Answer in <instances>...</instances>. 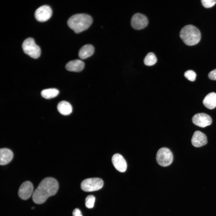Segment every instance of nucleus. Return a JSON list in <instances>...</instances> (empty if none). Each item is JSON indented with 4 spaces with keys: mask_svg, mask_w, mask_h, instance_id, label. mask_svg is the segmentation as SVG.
<instances>
[{
    "mask_svg": "<svg viewBox=\"0 0 216 216\" xmlns=\"http://www.w3.org/2000/svg\"><path fill=\"white\" fill-rule=\"evenodd\" d=\"M112 161L115 168L121 172H124L127 168V163L123 156L119 154H116L112 157Z\"/></svg>",
    "mask_w": 216,
    "mask_h": 216,
    "instance_id": "nucleus-11",
    "label": "nucleus"
},
{
    "mask_svg": "<svg viewBox=\"0 0 216 216\" xmlns=\"http://www.w3.org/2000/svg\"><path fill=\"white\" fill-rule=\"evenodd\" d=\"M209 78L213 80H216V69L210 71L208 74Z\"/></svg>",
    "mask_w": 216,
    "mask_h": 216,
    "instance_id": "nucleus-23",
    "label": "nucleus"
},
{
    "mask_svg": "<svg viewBox=\"0 0 216 216\" xmlns=\"http://www.w3.org/2000/svg\"><path fill=\"white\" fill-rule=\"evenodd\" d=\"M34 192L33 184L30 181H26L20 185L18 190V195L21 199L26 200L32 195Z\"/></svg>",
    "mask_w": 216,
    "mask_h": 216,
    "instance_id": "nucleus-8",
    "label": "nucleus"
},
{
    "mask_svg": "<svg viewBox=\"0 0 216 216\" xmlns=\"http://www.w3.org/2000/svg\"><path fill=\"white\" fill-rule=\"evenodd\" d=\"M94 48L91 44H87L83 45L80 50L78 55L82 59H85L92 55Z\"/></svg>",
    "mask_w": 216,
    "mask_h": 216,
    "instance_id": "nucleus-16",
    "label": "nucleus"
},
{
    "mask_svg": "<svg viewBox=\"0 0 216 216\" xmlns=\"http://www.w3.org/2000/svg\"><path fill=\"white\" fill-rule=\"evenodd\" d=\"M103 185V181L101 178H90L82 181L81 184V188L85 191L92 192L100 189Z\"/></svg>",
    "mask_w": 216,
    "mask_h": 216,
    "instance_id": "nucleus-5",
    "label": "nucleus"
},
{
    "mask_svg": "<svg viewBox=\"0 0 216 216\" xmlns=\"http://www.w3.org/2000/svg\"><path fill=\"white\" fill-rule=\"evenodd\" d=\"M85 66L84 63L79 59L70 61L66 64V69L70 71L80 72L82 70Z\"/></svg>",
    "mask_w": 216,
    "mask_h": 216,
    "instance_id": "nucleus-13",
    "label": "nucleus"
},
{
    "mask_svg": "<svg viewBox=\"0 0 216 216\" xmlns=\"http://www.w3.org/2000/svg\"><path fill=\"white\" fill-rule=\"evenodd\" d=\"M59 188L58 182L52 177H46L40 182L32 195L33 202L37 204L44 203L50 197L55 195Z\"/></svg>",
    "mask_w": 216,
    "mask_h": 216,
    "instance_id": "nucleus-1",
    "label": "nucleus"
},
{
    "mask_svg": "<svg viewBox=\"0 0 216 216\" xmlns=\"http://www.w3.org/2000/svg\"><path fill=\"white\" fill-rule=\"evenodd\" d=\"M180 36L183 42L188 46L197 44L201 39V33L195 26L188 25L184 27L181 30Z\"/></svg>",
    "mask_w": 216,
    "mask_h": 216,
    "instance_id": "nucleus-3",
    "label": "nucleus"
},
{
    "mask_svg": "<svg viewBox=\"0 0 216 216\" xmlns=\"http://www.w3.org/2000/svg\"><path fill=\"white\" fill-rule=\"evenodd\" d=\"M192 121L195 125L202 128L210 125L212 122L211 117L208 115L203 113L195 115L192 118Z\"/></svg>",
    "mask_w": 216,
    "mask_h": 216,
    "instance_id": "nucleus-10",
    "label": "nucleus"
},
{
    "mask_svg": "<svg viewBox=\"0 0 216 216\" xmlns=\"http://www.w3.org/2000/svg\"><path fill=\"white\" fill-rule=\"evenodd\" d=\"M73 216H82L80 210L78 208L75 209L73 212Z\"/></svg>",
    "mask_w": 216,
    "mask_h": 216,
    "instance_id": "nucleus-24",
    "label": "nucleus"
},
{
    "mask_svg": "<svg viewBox=\"0 0 216 216\" xmlns=\"http://www.w3.org/2000/svg\"><path fill=\"white\" fill-rule=\"evenodd\" d=\"M172 153L168 148L164 147L160 148L158 151L156 159L158 164L163 166L170 165L173 161Z\"/></svg>",
    "mask_w": 216,
    "mask_h": 216,
    "instance_id": "nucleus-6",
    "label": "nucleus"
},
{
    "mask_svg": "<svg viewBox=\"0 0 216 216\" xmlns=\"http://www.w3.org/2000/svg\"><path fill=\"white\" fill-rule=\"evenodd\" d=\"M157 61V58L154 54L152 52L148 53L146 56L144 60L145 64L151 66L155 64Z\"/></svg>",
    "mask_w": 216,
    "mask_h": 216,
    "instance_id": "nucleus-19",
    "label": "nucleus"
},
{
    "mask_svg": "<svg viewBox=\"0 0 216 216\" xmlns=\"http://www.w3.org/2000/svg\"><path fill=\"white\" fill-rule=\"evenodd\" d=\"M201 1L203 5L206 8L211 7L216 3V0H202Z\"/></svg>",
    "mask_w": 216,
    "mask_h": 216,
    "instance_id": "nucleus-22",
    "label": "nucleus"
},
{
    "mask_svg": "<svg viewBox=\"0 0 216 216\" xmlns=\"http://www.w3.org/2000/svg\"><path fill=\"white\" fill-rule=\"evenodd\" d=\"M185 77L188 80L191 81H194L196 77V74L193 70H188L184 73Z\"/></svg>",
    "mask_w": 216,
    "mask_h": 216,
    "instance_id": "nucleus-21",
    "label": "nucleus"
},
{
    "mask_svg": "<svg viewBox=\"0 0 216 216\" xmlns=\"http://www.w3.org/2000/svg\"><path fill=\"white\" fill-rule=\"evenodd\" d=\"M13 153L10 149L2 148L0 150V164L4 165L9 163L12 159Z\"/></svg>",
    "mask_w": 216,
    "mask_h": 216,
    "instance_id": "nucleus-14",
    "label": "nucleus"
},
{
    "mask_svg": "<svg viewBox=\"0 0 216 216\" xmlns=\"http://www.w3.org/2000/svg\"><path fill=\"white\" fill-rule=\"evenodd\" d=\"M148 23L147 17L144 15L139 13L134 14L131 20L132 27L136 30H140L146 27Z\"/></svg>",
    "mask_w": 216,
    "mask_h": 216,
    "instance_id": "nucleus-9",
    "label": "nucleus"
},
{
    "mask_svg": "<svg viewBox=\"0 0 216 216\" xmlns=\"http://www.w3.org/2000/svg\"><path fill=\"white\" fill-rule=\"evenodd\" d=\"M52 14V10L48 5H43L35 11L34 16L36 19L40 22H45L49 20Z\"/></svg>",
    "mask_w": 216,
    "mask_h": 216,
    "instance_id": "nucleus-7",
    "label": "nucleus"
},
{
    "mask_svg": "<svg viewBox=\"0 0 216 216\" xmlns=\"http://www.w3.org/2000/svg\"><path fill=\"white\" fill-rule=\"evenodd\" d=\"M34 207H32V209H34Z\"/></svg>",
    "mask_w": 216,
    "mask_h": 216,
    "instance_id": "nucleus-25",
    "label": "nucleus"
},
{
    "mask_svg": "<svg viewBox=\"0 0 216 216\" xmlns=\"http://www.w3.org/2000/svg\"><path fill=\"white\" fill-rule=\"evenodd\" d=\"M95 200V197L92 195L87 196L85 199L86 207L88 208H92L94 206Z\"/></svg>",
    "mask_w": 216,
    "mask_h": 216,
    "instance_id": "nucleus-20",
    "label": "nucleus"
},
{
    "mask_svg": "<svg viewBox=\"0 0 216 216\" xmlns=\"http://www.w3.org/2000/svg\"><path fill=\"white\" fill-rule=\"evenodd\" d=\"M203 103L208 109L214 108L216 107V93L212 92L208 94L204 98Z\"/></svg>",
    "mask_w": 216,
    "mask_h": 216,
    "instance_id": "nucleus-15",
    "label": "nucleus"
},
{
    "mask_svg": "<svg viewBox=\"0 0 216 216\" xmlns=\"http://www.w3.org/2000/svg\"><path fill=\"white\" fill-rule=\"evenodd\" d=\"M57 108L58 111L62 115L67 116L70 115L72 111L71 105L65 101H62L58 104Z\"/></svg>",
    "mask_w": 216,
    "mask_h": 216,
    "instance_id": "nucleus-17",
    "label": "nucleus"
},
{
    "mask_svg": "<svg viewBox=\"0 0 216 216\" xmlns=\"http://www.w3.org/2000/svg\"><path fill=\"white\" fill-rule=\"evenodd\" d=\"M192 145L196 147L202 146L207 142V137L201 132L197 130L194 133L191 140Z\"/></svg>",
    "mask_w": 216,
    "mask_h": 216,
    "instance_id": "nucleus-12",
    "label": "nucleus"
},
{
    "mask_svg": "<svg viewBox=\"0 0 216 216\" xmlns=\"http://www.w3.org/2000/svg\"><path fill=\"white\" fill-rule=\"evenodd\" d=\"M93 21L92 17L85 13H78L70 16L67 21L69 26L78 33L88 28Z\"/></svg>",
    "mask_w": 216,
    "mask_h": 216,
    "instance_id": "nucleus-2",
    "label": "nucleus"
},
{
    "mask_svg": "<svg viewBox=\"0 0 216 216\" xmlns=\"http://www.w3.org/2000/svg\"><path fill=\"white\" fill-rule=\"evenodd\" d=\"M22 47L24 52L33 58H37L40 56V48L32 38H28L25 39L22 43Z\"/></svg>",
    "mask_w": 216,
    "mask_h": 216,
    "instance_id": "nucleus-4",
    "label": "nucleus"
},
{
    "mask_svg": "<svg viewBox=\"0 0 216 216\" xmlns=\"http://www.w3.org/2000/svg\"><path fill=\"white\" fill-rule=\"evenodd\" d=\"M59 93L58 90L55 88H47L43 90L41 92V96L44 98L50 99L55 97Z\"/></svg>",
    "mask_w": 216,
    "mask_h": 216,
    "instance_id": "nucleus-18",
    "label": "nucleus"
}]
</instances>
